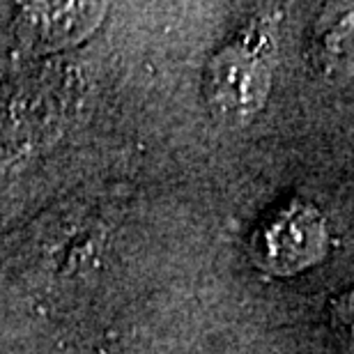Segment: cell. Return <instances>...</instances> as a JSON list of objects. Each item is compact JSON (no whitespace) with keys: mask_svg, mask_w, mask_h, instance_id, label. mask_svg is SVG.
<instances>
[{"mask_svg":"<svg viewBox=\"0 0 354 354\" xmlns=\"http://www.w3.org/2000/svg\"><path fill=\"white\" fill-rule=\"evenodd\" d=\"M274 53L276 24L269 14H260L212 55L203 90L218 122L244 127L265 109L272 90Z\"/></svg>","mask_w":354,"mask_h":354,"instance_id":"1","label":"cell"},{"mask_svg":"<svg viewBox=\"0 0 354 354\" xmlns=\"http://www.w3.org/2000/svg\"><path fill=\"white\" fill-rule=\"evenodd\" d=\"M329 251V228L322 212L310 203L290 201L258 225L251 258L274 276H295L317 265Z\"/></svg>","mask_w":354,"mask_h":354,"instance_id":"2","label":"cell"},{"mask_svg":"<svg viewBox=\"0 0 354 354\" xmlns=\"http://www.w3.org/2000/svg\"><path fill=\"white\" fill-rule=\"evenodd\" d=\"M106 14L104 3H26L19 7L14 35L30 55L58 53L92 37Z\"/></svg>","mask_w":354,"mask_h":354,"instance_id":"3","label":"cell"},{"mask_svg":"<svg viewBox=\"0 0 354 354\" xmlns=\"http://www.w3.org/2000/svg\"><path fill=\"white\" fill-rule=\"evenodd\" d=\"M17 111L21 113V120L17 122L14 133L21 136V140H28L32 136V140H44V136L51 131V127L55 122H60V109L58 104H48L46 92L26 88L24 92H19Z\"/></svg>","mask_w":354,"mask_h":354,"instance_id":"4","label":"cell"},{"mask_svg":"<svg viewBox=\"0 0 354 354\" xmlns=\"http://www.w3.org/2000/svg\"><path fill=\"white\" fill-rule=\"evenodd\" d=\"M317 55L327 72L350 65L352 55V12H338L327 19V28L317 32Z\"/></svg>","mask_w":354,"mask_h":354,"instance_id":"5","label":"cell"}]
</instances>
